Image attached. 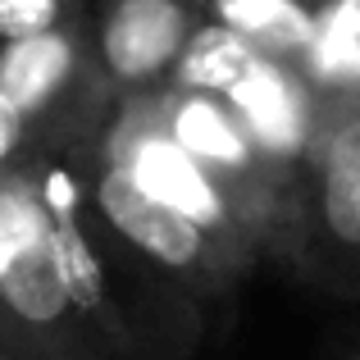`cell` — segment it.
Segmentation results:
<instances>
[{"mask_svg":"<svg viewBox=\"0 0 360 360\" xmlns=\"http://www.w3.org/2000/svg\"><path fill=\"white\" fill-rule=\"evenodd\" d=\"M301 78L324 101H338L356 115L360 101V0H333L319 5L315 41L301 64Z\"/></svg>","mask_w":360,"mask_h":360,"instance_id":"6","label":"cell"},{"mask_svg":"<svg viewBox=\"0 0 360 360\" xmlns=\"http://www.w3.org/2000/svg\"><path fill=\"white\" fill-rule=\"evenodd\" d=\"M297 251H306V269L360 297V110L328 128L315 146Z\"/></svg>","mask_w":360,"mask_h":360,"instance_id":"2","label":"cell"},{"mask_svg":"<svg viewBox=\"0 0 360 360\" xmlns=\"http://www.w3.org/2000/svg\"><path fill=\"white\" fill-rule=\"evenodd\" d=\"M82 73V37L73 27H51L37 37L0 41V101L23 123L51 115Z\"/></svg>","mask_w":360,"mask_h":360,"instance_id":"5","label":"cell"},{"mask_svg":"<svg viewBox=\"0 0 360 360\" xmlns=\"http://www.w3.org/2000/svg\"><path fill=\"white\" fill-rule=\"evenodd\" d=\"M192 0H105L91 32V60L110 87L146 91L174 73L196 32Z\"/></svg>","mask_w":360,"mask_h":360,"instance_id":"4","label":"cell"},{"mask_svg":"<svg viewBox=\"0 0 360 360\" xmlns=\"http://www.w3.org/2000/svg\"><path fill=\"white\" fill-rule=\"evenodd\" d=\"M64 0H0V41H18V37H37L60 27Z\"/></svg>","mask_w":360,"mask_h":360,"instance_id":"9","label":"cell"},{"mask_svg":"<svg viewBox=\"0 0 360 360\" xmlns=\"http://www.w3.org/2000/svg\"><path fill=\"white\" fill-rule=\"evenodd\" d=\"M23 137H27V123L14 115V110L0 101V174H5L9 165H14V155H18V146H23Z\"/></svg>","mask_w":360,"mask_h":360,"instance_id":"10","label":"cell"},{"mask_svg":"<svg viewBox=\"0 0 360 360\" xmlns=\"http://www.w3.org/2000/svg\"><path fill=\"white\" fill-rule=\"evenodd\" d=\"M91 210L150 278L169 283L187 301H214L251 269L246 246L210 233L192 214L165 205L132 178L123 160L105 155L91 174Z\"/></svg>","mask_w":360,"mask_h":360,"instance_id":"1","label":"cell"},{"mask_svg":"<svg viewBox=\"0 0 360 360\" xmlns=\"http://www.w3.org/2000/svg\"><path fill=\"white\" fill-rule=\"evenodd\" d=\"M0 360H41V356H32L27 347H18L9 333H0Z\"/></svg>","mask_w":360,"mask_h":360,"instance_id":"11","label":"cell"},{"mask_svg":"<svg viewBox=\"0 0 360 360\" xmlns=\"http://www.w3.org/2000/svg\"><path fill=\"white\" fill-rule=\"evenodd\" d=\"M338 360H360V347H356V352H347V356H338Z\"/></svg>","mask_w":360,"mask_h":360,"instance_id":"12","label":"cell"},{"mask_svg":"<svg viewBox=\"0 0 360 360\" xmlns=\"http://www.w3.org/2000/svg\"><path fill=\"white\" fill-rule=\"evenodd\" d=\"M214 18L242 32L260 55L283 60L301 73L310 41H315L319 5H306V0H214Z\"/></svg>","mask_w":360,"mask_h":360,"instance_id":"7","label":"cell"},{"mask_svg":"<svg viewBox=\"0 0 360 360\" xmlns=\"http://www.w3.org/2000/svg\"><path fill=\"white\" fill-rule=\"evenodd\" d=\"M110 155L123 160V165L132 169V178H137L150 196H160L165 205H174V210H183V214H192L196 224H205V229L219 233V238L255 251V242L246 238L233 201L224 196L219 178L169 132V123L160 115L128 119L123 132L110 141Z\"/></svg>","mask_w":360,"mask_h":360,"instance_id":"3","label":"cell"},{"mask_svg":"<svg viewBox=\"0 0 360 360\" xmlns=\"http://www.w3.org/2000/svg\"><path fill=\"white\" fill-rule=\"evenodd\" d=\"M264 55L255 51L251 41H246L242 32H233L229 23H196L192 41L183 46V55H178L174 73H169V82H174L178 91H201V96H224V91H233L246 73L260 64Z\"/></svg>","mask_w":360,"mask_h":360,"instance_id":"8","label":"cell"}]
</instances>
